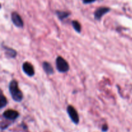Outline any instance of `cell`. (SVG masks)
Masks as SVG:
<instances>
[{"label":"cell","instance_id":"6da1fadb","mask_svg":"<svg viewBox=\"0 0 132 132\" xmlns=\"http://www.w3.org/2000/svg\"><path fill=\"white\" fill-rule=\"evenodd\" d=\"M9 90L13 100L17 102H21L23 98V94L19 89L18 83L16 80H12L9 85Z\"/></svg>","mask_w":132,"mask_h":132},{"label":"cell","instance_id":"7a4b0ae2","mask_svg":"<svg viewBox=\"0 0 132 132\" xmlns=\"http://www.w3.org/2000/svg\"><path fill=\"white\" fill-rule=\"evenodd\" d=\"M56 69L59 72L64 73L69 71L70 66L68 62L61 56H57L55 60Z\"/></svg>","mask_w":132,"mask_h":132},{"label":"cell","instance_id":"3957f363","mask_svg":"<svg viewBox=\"0 0 132 132\" xmlns=\"http://www.w3.org/2000/svg\"><path fill=\"white\" fill-rule=\"evenodd\" d=\"M67 113L68 116L70 118L71 120L75 124H78L79 122V116L78 113L76 111L73 106L69 105L67 108Z\"/></svg>","mask_w":132,"mask_h":132},{"label":"cell","instance_id":"277c9868","mask_svg":"<svg viewBox=\"0 0 132 132\" xmlns=\"http://www.w3.org/2000/svg\"><path fill=\"white\" fill-rule=\"evenodd\" d=\"M19 116V113L18 111L14 109H8L4 111L3 113V116L5 119L9 120H15L18 119Z\"/></svg>","mask_w":132,"mask_h":132},{"label":"cell","instance_id":"5b68a950","mask_svg":"<svg viewBox=\"0 0 132 132\" xmlns=\"http://www.w3.org/2000/svg\"><path fill=\"white\" fill-rule=\"evenodd\" d=\"M11 19L13 24H14L15 27H18V28H22V27H23L24 22H23L21 17L19 15L18 13L15 12H14L12 13Z\"/></svg>","mask_w":132,"mask_h":132},{"label":"cell","instance_id":"8992f818","mask_svg":"<svg viewBox=\"0 0 132 132\" xmlns=\"http://www.w3.org/2000/svg\"><path fill=\"white\" fill-rule=\"evenodd\" d=\"M110 11V9L105 6H102V7L98 8L94 12V18L95 20L100 21L102 17L105 15L106 13L109 12Z\"/></svg>","mask_w":132,"mask_h":132},{"label":"cell","instance_id":"52a82bcc","mask_svg":"<svg viewBox=\"0 0 132 132\" xmlns=\"http://www.w3.org/2000/svg\"><path fill=\"white\" fill-rule=\"evenodd\" d=\"M22 69H23V72L27 75V76L32 77V76H34L35 75V70L34 68L33 65L31 64L29 62H25L23 63V65H22Z\"/></svg>","mask_w":132,"mask_h":132},{"label":"cell","instance_id":"ba28073f","mask_svg":"<svg viewBox=\"0 0 132 132\" xmlns=\"http://www.w3.org/2000/svg\"><path fill=\"white\" fill-rule=\"evenodd\" d=\"M2 48L4 50L5 56L7 58H14L16 57L17 51L15 50L3 45H2Z\"/></svg>","mask_w":132,"mask_h":132},{"label":"cell","instance_id":"9c48e42d","mask_svg":"<svg viewBox=\"0 0 132 132\" xmlns=\"http://www.w3.org/2000/svg\"><path fill=\"white\" fill-rule=\"evenodd\" d=\"M43 69L45 73L48 75H52L54 73V70L52 66L50 63L47 62H44L43 63Z\"/></svg>","mask_w":132,"mask_h":132},{"label":"cell","instance_id":"30bf717a","mask_svg":"<svg viewBox=\"0 0 132 132\" xmlns=\"http://www.w3.org/2000/svg\"><path fill=\"white\" fill-rule=\"evenodd\" d=\"M55 14L60 20H63L70 15V12H69L61 11V10H57L55 12Z\"/></svg>","mask_w":132,"mask_h":132},{"label":"cell","instance_id":"8fae6325","mask_svg":"<svg viewBox=\"0 0 132 132\" xmlns=\"http://www.w3.org/2000/svg\"><path fill=\"white\" fill-rule=\"evenodd\" d=\"M72 25L73 28H74L75 31L78 33H81V25L80 24L79 22L78 21L73 20L72 21Z\"/></svg>","mask_w":132,"mask_h":132},{"label":"cell","instance_id":"7c38bea8","mask_svg":"<svg viewBox=\"0 0 132 132\" xmlns=\"http://www.w3.org/2000/svg\"><path fill=\"white\" fill-rule=\"evenodd\" d=\"M8 101L6 99V97L3 94V93H1V96H0V108L3 109V107H5V106L7 105Z\"/></svg>","mask_w":132,"mask_h":132},{"label":"cell","instance_id":"4fadbf2b","mask_svg":"<svg viewBox=\"0 0 132 132\" xmlns=\"http://www.w3.org/2000/svg\"><path fill=\"white\" fill-rule=\"evenodd\" d=\"M102 131L103 132H106L108 129V126H107V124H103V126H102Z\"/></svg>","mask_w":132,"mask_h":132},{"label":"cell","instance_id":"5bb4252c","mask_svg":"<svg viewBox=\"0 0 132 132\" xmlns=\"http://www.w3.org/2000/svg\"><path fill=\"white\" fill-rule=\"evenodd\" d=\"M95 1H96V0H82V2L85 4H90Z\"/></svg>","mask_w":132,"mask_h":132}]
</instances>
